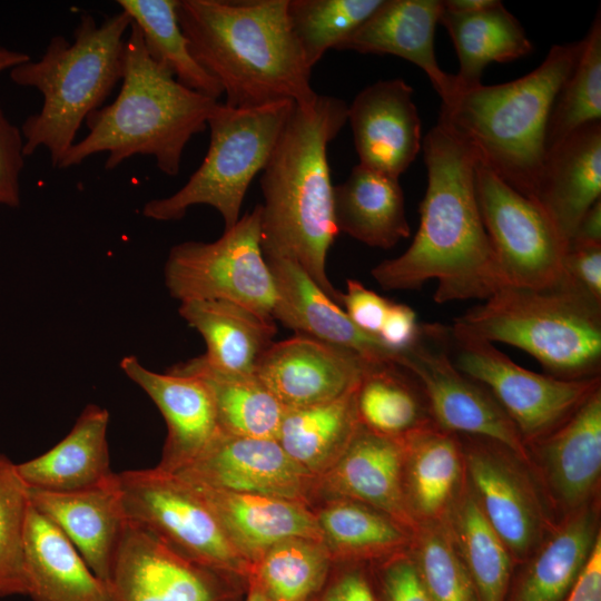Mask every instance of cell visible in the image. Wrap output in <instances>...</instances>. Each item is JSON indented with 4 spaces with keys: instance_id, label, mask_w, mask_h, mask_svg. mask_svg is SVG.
I'll return each mask as SVG.
<instances>
[{
    "instance_id": "obj_1",
    "label": "cell",
    "mask_w": 601,
    "mask_h": 601,
    "mask_svg": "<svg viewBox=\"0 0 601 601\" xmlns=\"http://www.w3.org/2000/svg\"><path fill=\"white\" fill-rule=\"evenodd\" d=\"M427 187L410 247L372 276L385 289H415L436 279V303L485 299L504 286L474 185V154L436 124L423 139Z\"/></svg>"
},
{
    "instance_id": "obj_2",
    "label": "cell",
    "mask_w": 601,
    "mask_h": 601,
    "mask_svg": "<svg viewBox=\"0 0 601 601\" xmlns=\"http://www.w3.org/2000/svg\"><path fill=\"white\" fill-rule=\"evenodd\" d=\"M348 105L318 95L294 109L262 171L260 218L264 255L295 260L313 282L342 307L326 259L339 234L334 220L327 146L347 121Z\"/></svg>"
},
{
    "instance_id": "obj_3",
    "label": "cell",
    "mask_w": 601,
    "mask_h": 601,
    "mask_svg": "<svg viewBox=\"0 0 601 601\" xmlns=\"http://www.w3.org/2000/svg\"><path fill=\"white\" fill-rule=\"evenodd\" d=\"M288 0H178L177 14L195 60L221 87L225 105L253 108L318 96L290 29Z\"/></svg>"
},
{
    "instance_id": "obj_4",
    "label": "cell",
    "mask_w": 601,
    "mask_h": 601,
    "mask_svg": "<svg viewBox=\"0 0 601 601\" xmlns=\"http://www.w3.org/2000/svg\"><path fill=\"white\" fill-rule=\"evenodd\" d=\"M218 104L179 83L156 62L131 21L118 96L87 117V136L75 142L57 168L78 166L92 155L107 152L105 168L111 170L142 155L152 157L165 175L177 176L186 145L207 128Z\"/></svg>"
},
{
    "instance_id": "obj_5",
    "label": "cell",
    "mask_w": 601,
    "mask_h": 601,
    "mask_svg": "<svg viewBox=\"0 0 601 601\" xmlns=\"http://www.w3.org/2000/svg\"><path fill=\"white\" fill-rule=\"evenodd\" d=\"M583 45L582 39L553 46L536 69L516 80L455 90L442 101L437 124L504 183L535 201L549 115Z\"/></svg>"
},
{
    "instance_id": "obj_6",
    "label": "cell",
    "mask_w": 601,
    "mask_h": 601,
    "mask_svg": "<svg viewBox=\"0 0 601 601\" xmlns=\"http://www.w3.org/2000/svg\"><path fill=\"white\" fill-rule=\"evenodd\" d=\"M130 24L124 10L100 24L83 13L72 42L56 36L39 60L30 58L9 71L14 83L36 88L43 97L41 109L20 129L26 157L42 147L49 151L52 167H58L87 117L102 107L122 79Z\"/></svg>"
},
{
    "instance_id": "obj_7",
    "label": "cell",
    "mask_w": 601,
    "mask_h": 601,
    "mask_svg": "<svg viewBox=\"0 0 601 601\" xmlns=\"http://www.w3.org/2000/svg\"><path fill=\"white\" fill-rule=\"evenodd\" d=\"M455 328L532 355L551 376L583 380L601 368V303L566 279L545 288L505 285L454 319Z\"/></svg>"
},
{
    "instance_id": "obj_8",
    "label": "cell",
    "mask_w": 601,
    "mask_h": 601,
    "mask_svg": "<svg viewBox=\"0 0 601 601\" xmlns=\"http://www.w3.org/2000/svg\"><path fill=\"white\" fill-rule=\"evenodd\" d=\"M295 102L276 101L253 108L219 102L207 121V154L175 194L147 201L142 215L158 221L181 219L195 205H207L221 216L225 229L240 218L254 177L265 168Z\"/></svg>"
},
{
    "instance_id": "obj_9",
    "label": "cell",
    "mask_w": 601,
    "mask_h": 601,
    "mask_svg": "<svg viewBox=\"0 0 601 601\" xmlns=\"http://www.w3.org/2000/svg\"><path fill=\"white\" fill-rule=\"evenodd\" d=\"M260 218L259 204L215 242L173 246L165 264L169 294L180 303L228 300L273 319L276 288L262 249Z\"/></svg>"
},
{
    "instance_id": "obj_10",
    "label": "cell",
    "mask_w": 601,
    "mask_h": 601,
    "mask_svg": "<svg viewBox=\"0 0 601 601\" xmlns=\"http://www.w3.org/2000/svg\"><path fill=\"white\" fill-rule=\"evenodd\" d=\"M117 476L128 521L197 563L248 579L252 564L186 480L157 466Z\"/></svg>"
},
{
    "instance_id": "obj_11",
    "label": "cell",
    "mask_w": 601,
    "mask_h": 601,
    "mask_svg": "<svg viewBox=\"0 0 601 601\" xmlns=\"http://www.w3.org/2000/svg\"><path fill=\"white\" fill-rule=\"evenodd\" d=\"M446 345L456 368L492 394L525 445L555 430L600 388V376L563 380L523 368L493 343L452 325L446 326Z\"/></svg>"
},
{
    "instance_id": "obj_12",
    "label": "cell",
    "mask_w": 601,
    "mask_h": 601,
    "mask_svg": "<svg viewBox=\"0 0 601 601\" xmlns=\"http://www.w3.org/2000/svg\"><path fill=\"white\" fill-rule=\"evenodd\" d=\"M474 185L503 285L545 288L559 284L568 244L544 209L476 157Z\"/></svg>"
},
{
    "instance_id": "obj_13",
    "label": "cell",
    "mask_w": 601,
    "mask_h": 601,
    "mask_svg": "<svg viewBox=\"0 0 601 601\" xmlns=\"http://www.w3.org/2000/svg\"><path fill=\"white\" fill-rule=\"evenodd\" d=\"M403 353L402 367L420 383L436 425L454 434L493 441L518 459L529 460L524 441L496 400L453 364L446 326L421 325L416 341Z\"/></svg>"
},
{
    "instance_id": "obj_14",
    "label": "cell",
    "mask_w": 601,
    "mask_h": 601,
    "mask_svg": "<svg viewBox=\"0 0 601 601\" xmlns=\"http://www.w3.org/2000/svg\"><path fill=\"white\" fill-rule=\"evenodd\" d=\"M110 583L117 601H243L247 580L197 563L127 520Z\"/></svg>"
},
{
    "instance_id": "obj_15",
    "label": "cell",
    "mask_w": 601,
    "mask_h": 601,
    "mask_svg": "<svg viewBox=\"0 0 601 601\" xmlns=\"http://www.w3.org/2000/svg\"><path fill=\"white\" fill-rule=\"evenodd\" d=\"M211 487L304 503L317 497L318 476L293 459L275 439L220 432L188 465L174 472Z\"/></svg>"
},
{
    "instance_id": "obj_16",
    "label": "cell",
    "mask_w": 601,
    "mask_h": 601,
    "mask_svg": "<svg viewBox=\"0 0 601 601\" xmlns=\"http://www.w3.org/2000/svg\"><path fill=\"white\" fill-rule=\"evenodd\" d=\"M368 365L346 348L296 334L273 342L255 374L286 410H293L344 395L359 384Z\"/></svg>"
},
{
    "instance_id": "obj_17",
    "label": "cell",
    "mask_w": 601,
    "mask_h": 601,
    "mask_svg": "<svg viewBox=\"0 0 601 601\" xmlns=\"http://www.w3.org/2000/svg\"><path fill=\"white\" fill-rule=\"evenodd\" d=\"M485 443L470 439L462 449L470 489L512 559L523 561L540 542L543 511L530 481L510 461L509 450L495 442L489 445L486 439Z\"/></svg>"
},
{
    "instance_id": "obj_18",
    "label": "cell",
    "mask_w": 601,
    "mask_h": 601,
    "mask_svg": "<svg viewBox=\"0 0 601 601\" xmlns=\"http://www.w3.org/2000/svg\"><path fill=\"white\" fill-rule=\"evenodd\" d=\"M402 439L376 434L358 425L335 463L318 476L317 497L348 499L374 508L412 535L418 522L404 487Z\"/></svg>"
},
{
    "instance_id": "obj_19",
    "label": "cell",
    "mask_w": 601,
    "mask_h": 601,
    "mask_svg": "<svg viewBox=\"0 0 601 601\" xmlns=\"http://www.w3.org/2000/svg\"><path fill=\"white\" fill-rule=\"evenodd\" d=\"M359 165L400 178L422 147L413 88L402 78L361 90L347 108Z\"/></svg>"
},
{
    "instance_id": "obj_20",
    "label": "cell",
    "mask_w": 601,
    "mask_h": 601,
    "mask_svg": "<svg viewBox=\"0 0 601 601\" xmlns=\"http://www.w3.org/2000/svg\"><path fill=\"white\" fill-rule=\"evenodd\" d=\"M265 258L276 288L275 322L296 334L346 348L370 364L403 366L404 353L390 349L378 337L358 328L295 260L278 255Z\"/></svg>"
},
{
    "instance_id": "obj_21",
    "label": "cell",
    "mask_w": 601,
    "mask_h": 601,
    "mask_svg": "<svg viewBox=\"0 0 601 601\" xmlns=\"http://www.w3.org/2000/svg\"><path fill=\"white\" fill-rule=\"evenodd\" d=\"M122 372L156 404L167 425L157 467L177 472L193 462L220 433L211 393L193 375L146 368L132 355L120 361Z\"/></svg>"
},
{
    "instance_id": "obj_22",
    "label": "cell",
    "mask_w": 601,
    "mask_h": 601,
    "mask_svg": "<svg viewBox=\"0 0 601 601\" xmlns=\"http://www.w3.org/2000/svg\"><path fill=\"white\" fill-rule=\"evenodd\" d=\"M31 505L76 548L100 579L110 582L127 518L118 476L78 491L29 489Z\"/></svg>"
},
{
    "instance_id": "obj_23",
    "label": "cell",
    "mask_w": 601,
    "mask_h": 601,
    "mask_svg": "<svg viewBox=\"0 0 601 601\" xmlns=\"http://www.w3.org/2000/svg\"><path fill=\"white\" fill-rule=\"evenodd\" d=\"M440 0H383L381 6L335 50L393 55L421 68L442 101L456 90L455 77L443 71L434 48Z\"/></svg>"
},
{
    "instance_id": "obj_24",
    "label": "cell",
    "mask_w": 601,
    "mask_h": 601,
    "mask_svg": "<svg viewBox=\"0 0 601 601\" xmlns=\"http://www.w3.org/2000/svg\"><path fill=\"white\" fill-rule=\"evenodd\" d=\"M186 481L211 510L231 544L252 565L268 549L288 539L323 542L315 515L304 503Z\"/></svg>"
},
{
    "instance_id": "obj_25",
    "label": "cell",
    "mask_w": 601,
    "mask_h": 601,
    "mask_svg": "<svg viewBox=\"0 0 601 601\" xmlns=\"http://www.w3.org/2000/svg\"><path fill=\"white\" fill-rule=\"evenodd\" d=\"M601 121L585 125L545 151L535 201L569 242L601 199Z\"/></svg>"
},
{
    "instance_id": "obj_26",
    "label": "cell",
    "mask_w": 601,
    "mask_h": 601,
    "mask_svg": "<svg viewBox=\"0 0 601 601\" xmlns=\"http://www.w3.org/2000/svg\"><path fill=\"white\" fill-rule=\"evenodd\" d=\"M554 497L568 511L585 505L601 473V391L593 392L561 425L534 442Z\"/></svg>"
},
{
    "instance_id": "obj_27",
    "label": "cell",
    "mask_w": 601,
    "mask_h": 601,
    "mask_svg": "<svg viewBox=\"0 0 601 601\" xmlns=\"http://www.w3.org/2000/svg\"><path fill=\"white\" fill-rule=\"evenodd\" d=\"M27 595L33 601H117L110 582L88 566L69 540L30 505L24 535Z\"/></svg>"
},
{
    "instance_id": "obj_28",
    "label": "cell",
    "mask_w": 601,
    "mask_h": 601,
    "mask_svg": "<svg viewBox=\"0 0 601 601\" xmlns=\"http://www.w3.org/2000/svg\"><path fill=\"white\" fill-rule=\"evenodd\" d=\"M109 413L87 405L70 432L53 447L17 470L29 489L69 492L99 485L115 472L110 469L107 428Z\"/></svg>"
},
{
    "instance_id": "obj_29",
    "label": "cell",
    "mask_w": 601,
    "mask_h": 601,
    "mask_svg": "<svg viewBox=\"0 0 601 601\" xmlns=\"http://www.w3.org/2000/svg\"><path fill=\"white\" fill-rule=\"evenodd\" d=\"M400 178L362 165L333 189L338 233L371 247L388 249L410 236Z\"/></svg>"
},
{
    "instance_id": "obj_30",
    "label": "cell",
    "mask_w": 601,
    "mask_h": 601,
    "mask_svg": "<svg viewBox=\"0 0 601 601\" xmlns=\"http://www.w3.org/2000/svg\"><path fill=\"white\" fill-rule=\"evenodd\" d=\"M178 311L205 339L203 359L227 372L255 374L276 334L275 321L228 300L183 302Z\"/></svg>"
},
{
    "instance_id": "obj_31",
    "label": "cell",
    "mask_w": 601,
    "mask_h": 601,
    "mask_svg": "<svg viewBox=\"0 0 601 601\" xmlns=\"http://www.w3.org/2000/svg\"><path fill=\"white\" fill-rule=\"evenodd\" d=\"M407 502L418 523L445 516L462 473L463 453L454 433L430 422L402 437Z\"/></svg>"
},
{
    "instance_id": "obj_32",
    "label": "cell",
    "mask_w": 601,
    "mask_h": 601,
    "mask_svg": "<svg viewBox=\"0 0 601 601\" xmlns=\"http://www.w3.org/2000/svg\"><path fill=\"white\" fill-rule=\"evenodd\" d=\"M598 535L593 509L585 505L571 512L511 585L508 601H563L585 565Z\"/></svg>"
},
{
    "instance_id": "obj_33",
    "label": "cell",
    "mask_w": 601,
    "mask_h": 601,
    "mask_svg": "<svg viewBox=\"0 0 601 601\" xmlns=\"http://www.w3.org/2000/svg\"><path fill=\"white\" fill-rule=\"evenodd\" d=\"M334 563H364L402 553L412 534L385 513L341 497L311 506Z\"/></svg>"
},
{
    "instance_id": "obj_34",
    "label": "cell",
    "mask_w": 601,
    "mask_h": 601,
    "mask_svg": "<svg viewBox=\"0 0 601 601\" xmlns=\"http://www.w3.org/2000/svg\"><path fill=\"white\" fill-rule=\"evenodd\" d=\"M439 22L447 30L459 57L456 90L481 85L490 62L512 61L533 50L525 30L501 1L473 13L443 8Z\"/></svg>"
},
{
    "instance_id": "obj_35",
    "label": "cell",
    "mask_w": 601,
    "mask_h": 601,
    "mask_svg": "<svg viewBox=\"0 0 601 601\" xmlns=\"http://www.w3.org/2000/svg\"><path fill=\"white\" fill-rule=\"evenodd\" d=\"M169 372L193 375L208 386L220 432L275 439L286 408L256 374L233 373L208 365L201 356L173 365Z\"/></svg>"
},
{
    "instance_id": "obj_36",
    "label": "cell",
    "mask_w": 601,
    "mask_h": 601,
    "mask_svg": "<svg viewBox=\"0 0 601 601\" xmlns=\"http://www.w3.org/2000/svg\"><path fill=\"white\" fill-rule=\"evenodd\" d=\"M465 489L454 497L442 522L479 601H508L513 559L484 516L472 490Z\"/></svg>"
},
{
    "instance_id": "obj_37",
    "label": "cell",
    "mask_w": 601,
    "mask_h": 601,
    "mask_svg": "<svg viewBox=\"0 0 601 601\" xmlns=\"http://www.w3.org/2000/svg\"><path fill=\"white\" fill-rule=\"evenodd\" d=\"M357 387L325 403L285 411L276 440L290 459L317 476L335 463L361 424Z\"/></svg>"
},
{
    "instance_id": "obj_38",
    "label": "cell",
    "mask_w": 601,
    "mask_h": 601,
    "mask_svg": "<svg viewBox=\"0 0 601 601\" xmlns=\"http://www.w3.org/2000/svg\"><path fill=\"white\" fill-rule=\"evenodd\" d=\"M359 422L372 432L402 439L434 422L417 380L397 364H370L358 384Z\"/></svg>"
},
{
    "instance_id": "obj_39",
    "label": "cell",
    "mask_w": 601,
    "mask_h": 601,
    "mask_svg": "<svg viewBox=\"0 0 601 601\" xmlns=\"http://www.w3.org/2000/svg\"><path fill=\"white\" fill-rule=\"evenodd\" d=\"M141 32L150 57L187 88L218 100L220 85L193 57L177 14L178 0H118Z\"/></svg>"
},
{
    "instance_id": "obj_40",
    "label": "cell",
    "mask_w": 601,
    "mask_h": 601,
    "mask_svg": "<svg viewBox=\"0 0 601 601\" xmlns=\"http://www.w3.org/2000/svg\"><path fill=\"white\" fill-rule=\"evenodd\" d=\"M333 564L322 541L294 538L268 549L253 563L247 580L270 601H313Z\"/></svg>"
},
{
    "instance_id": "obj_41",
    "label": "cell",
    "mask_w": 601,
    "mask_h": 601,
    "mask_svg": "<svg viewBox=\"0 0 601 601\" xmlns=\"http://www.w3.org/2000/svg\"><path fill=\"white\" fill-rule=\"evenodd\" d=\"M580 58L560 88L546 124L545 151L579 128L601 121V14L583 38Z\"/></svg>"
},
{
    "instance_id": "obj_42",
    "label": "cell",
    "mask_w": 601,
    "mask_h": 601,
    "mask_svg": "<svg viewBox=\"0 0 601 601\" xmlns=\"http://www.w3.org/2000/svg\"><path fill=\"white\" fill-rule=\"evenodd\" d=\"M383 0H288L290 29L311 69L361 26Z\"/></svg>"
},
{
    "instance_id": "obj_43",
    "label": "cell",
    "mask_w": 601,
    "mask_h": 601,
    "mask_svg": "<svg viewBox=\"0 0 601 601\" xmlns=\"http://www.w3.org/2000/svg\"><path fill=\"white\" fill-rule=\"evenodd\" d=\"M30 505L17 463L0 453V598L28 593L24 535Z\"/></svg>"
},
{
    "instance_id": "obj_44",
    "label": "cell",
    "mask_w": 601,
    "mask_h": 601,
    "mask_svg": "<svg viewBox=\"0 0 601 601\" xmlns=\"http://www.w3.org/2000/svg\"><path fill=\"white\" fill-rule=\"evenodd\" d=\"M413 536V560L433 601H479L442 521L421 522Z\"/></svg>"
},
{
    "instance_id": "obj_45",
    "label": "cell",
    "mask_w": 601,
    "mask_h": 601,
    "mask_svg": "<svg viewBox=\"0 0 601 601\" xmlns=\"http://www.w3.org/2000/svg\"><path fill=\"white\" fill-rule=\"evenodd\" d=\"M378 601H433L412 556L397 553L371 572Z\"/></svg>"
},
{
    "instance_id": "obj_46",
    "label": "cell",
    "mask_w": 601,
    "mask_h": 601,
    "mask_svg": "<svg viewBox=\"0 0 601 601\" xmlns=\"http://www.w3.org/2000/svg\"><path fill=\"white\" fill-rule=\"evenodd\" d=\"M21 130L10 122L0 108V205H20V174L24 166Z\"/></svg>"
},
{
    "instance_id": "obj_47",
    "label": "cell",
    "mask_w": 601,
    "mask_h": 601,
    "mask_svg": "<svg viewBox=\"0 0 601 601\" xmlns=\"http://www.w3.org/2000/svg\"><path fill=\"white\" fill-rule=\"evenodd\" d=\"M313 601H378L371 573L362 563H334Z\"/></svg>"
},
{
    "instance_id": "obj_48",
    "label": "cell",
    "mask_w": 601,
    "mask_h": 601,
    "mask_svg": "<svg viewBox=\"0 0 601 601\" xmlns=\"http://www.w3.org/2000/svg\"><path fill=\"white\" fill-rule=\"evenodd\" d=\"M391 302L356 279H347L346 293L342 295V307L351 321L376 337Z\"/></svg>"
},
{
    "instance_id": "obj_49",
    "label": "cell",
    "mask_w": 601,
    "mask_h": 601,
    "mask_svg": "<svg viewBox=\"0 0 601 601\" xmlns=\"http://www.w3.org/2000/svg\"><path fill=\"white\" fill-rule=\"evenodd\" d=\"M563 278L601 303V245L568 248Z\"/></svg>"
},
{
    "instance_id": "obj_50",
    "label": "cell",
    "mask_w": 601,
    "mask_h": 601,
    "mask_svg": "<svg viewBox=\"0 0 601 601\" xmlns=\"http://www.w3.org/2000/svg\"><path fill=\"white\" fill-rule=\"evenodd\" d=\"M420 326L410 306L391 302L377 337L390 349L403 353L416 341Z\"/></svg>"
},
{
    "instance_id": "obj_51",
    "label": "cell",
    "mask_w": 601,
    "mask_h": 601,
    "mask_svg": "<svg viewBox=\"0 0 601 601\" xmlns=\"http://www.w3.org/2000/svg\"><path fill=\"white\" fill-rule=\"evenodd\" d=\"M563 601H601L600 534L595 540L585 565Z\"/></svg>"
},
{
    "instance_id": "obj_52",
    "label": "cell",
    "mask_w": 601,
    "mask_h": 601,
    "mask_svg": "<svg viewBox=\"0 0 601 601\" xmlns=\"http://www.w3.org/2000/svg\"><path fill=\"white\" fill-rule=\"evenodd\" d=\"M601 245V199L597 200L579 221L570 247Z\"/></svg>"
},
{
    "instance_id": "obj_53",
    "label": "cell",
    "mask_w": 601,
    "mask_h": 601,
    "mask_svg": "<svg viewBox=\"0 0 601 601\" xmlns=\"http://www.w3.org/2000/svg\"><path fill=\"white\" fill-rule=\"evenodd\" d=\"M499 0H445L443 8L457 13H473L485 10L497 3Z\"/></svg>"
},
{
    "instance_id": "obj_54",
    "label": "cell",
    "mask_w": 601,
    "mask_h": 601,
    "mask_svg": "<svg viewBox=\"0 0 601 601\" xmlns=\"http://www.w3.org/2000/svg\"><path fill=\"white\" fill-rule=\"evenodd\" d=\"M30 57L21 51L0 46V73L29 60Z\"/></svg>"
},
{
    "instance_id": "obj_55",
    "label": "cell",
    "mask_w": 601,
    "mask_h": 601,
    "mask_svg": "<svg viewBox=\"0 0 601 601\" xmlns=\"http://www.w3.org/2000/svg\"><path fill=\"white\" fill-rule=\"evenodd\" d=\"M243 601H270L264 592L250 580H247V591Z\"/></svg>"
}]
</instances>
